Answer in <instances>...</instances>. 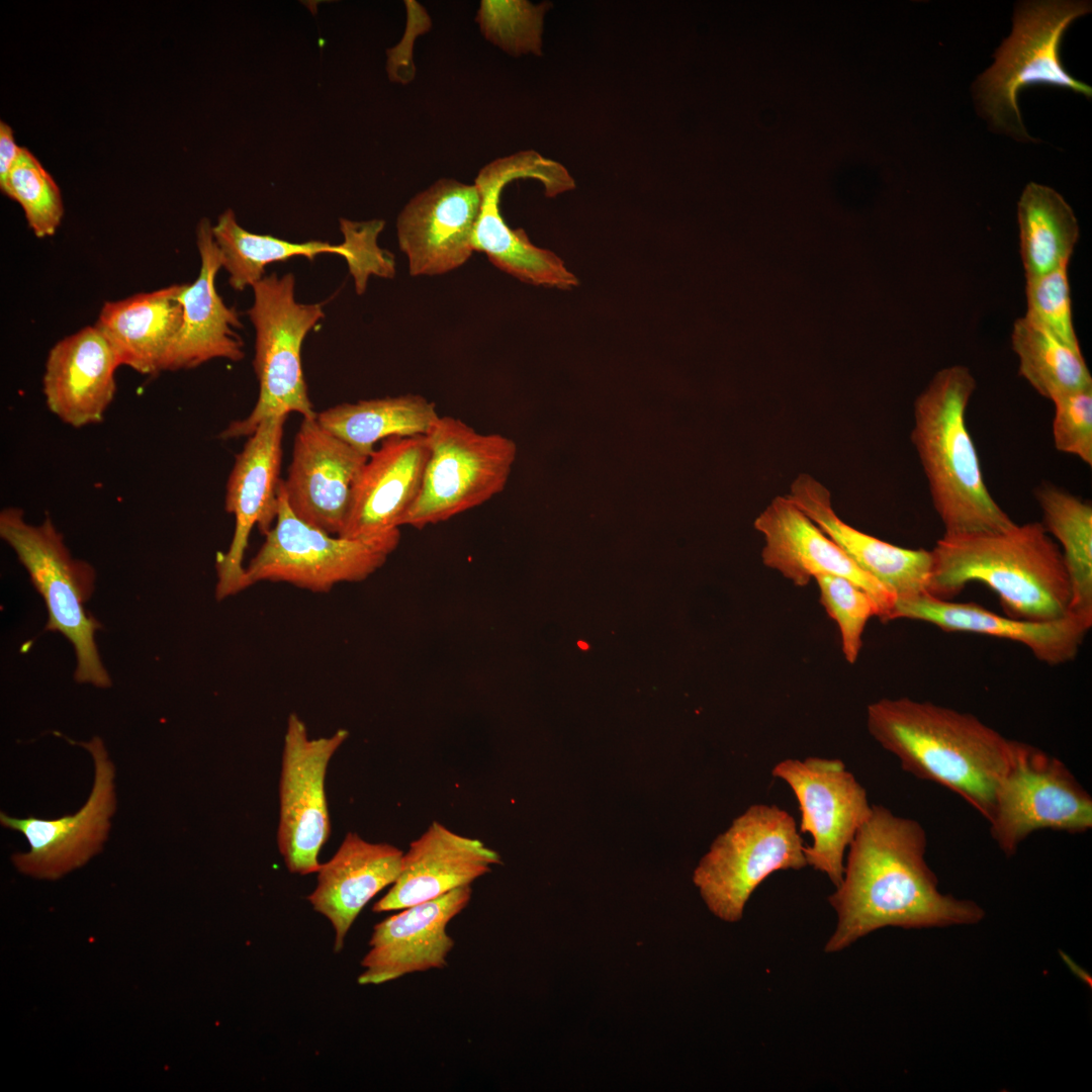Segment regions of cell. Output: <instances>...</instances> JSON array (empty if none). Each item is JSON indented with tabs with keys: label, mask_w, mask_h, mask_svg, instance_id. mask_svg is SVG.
<instances>
[{
	"label": "cell",
	"mask_w": 1092,
	"mask_h": 1092,
	"mask_svg": "<svg viewBox=\"0 0 1092 1092\" xmlns=\"http://www.w3.org/2000/svg\"><path fill=\"white\" fill-rule=\"evenodd\" d=\"M1012 347L1019 374L1042 396H1058L1092 386L1081 350L1071 348L1027 316L1015 321Z\"/></svg>",
	"instance_id": "obj_33"
},
{
	"label": "cell",
	"mask_w": 1092,
	"mask_h": 1092,
	"mask_svg": "<svg viewBox=\"0 0 1092 1092\" xmlns=\"http://www.w3.org/2000/svg\"><path fill=\"white\" fill-rule=\"evenodd\" d=\"M276 522L245 569V587L286 582L315 593L366 579L389 555L366 543L331 535L299 519L279 486Z\"/></svg>",
	"instance_id": "obj_12"
},
{
	"label": "cell",
	"mask_w": 1092,
	"mask_h": 1092,
	"mask_svg": "<svg viewBox=\"0 0 1092 1092\" xmlns=\"http://www.w3.org/2000/svg\"><path fill=\"white\" fill-rule=\"evenodd\" d=\"M927 833L915 819L873 805L848 846L843 877L828 901L837 915L828 953L845 949L885 927L931 928L976 924L985 911L975 901L938 890L925 855Z\"/></svg>",
	"instance_id": "obj_1"
},
{
	"label": "cell",
	"mask_w": 1092,
	"mask_h": 1092,
	"mask_svg": "<svg viewBox=\"0 0 1092 1092\" xmlns=\"http://www.w3.org/2000/svg\"><path fill=\"white\" fill-rule=\"evenodd\" d=\"M502 863L482 841L459 835L434 821L403 853L401 870L374 912L401 910L468 886Z\"/></svg>",
	"instance_id": "obj_27"
},
{
	"label": "cell",
	"mask_w": 1092,
	"mask_h": 1092,
	"mask_svg": "<svg viewBox=\"0 0 1092 1092\" xmlns=\"http://www.w3.org/2000/svg\"><path fill=\"white\" fill-rule=\"evenodd\" d=\"M1090 10L1086 1H1025L1016 6L1011 34L974 86L979 108L993 126L1020 140H1032L1017 105L1019 91L1028 86L1068 88L1091 97V87L1074 79L1060 58L1064 32Z\"/></svg>",
	"instance_id": "obj_6"
},
{
	"label": "cell",
	"mask_w": 1092,
	"mask_h": 1092,
	"mask_svg": "<svg viewBox=\"0 0 1092 1092\" xmlns=\"http://www.w3.org/2000/svg\"><path fill=\"white\" fill-rule=\"evenodd\" d=\"M470 885L454 889L392 915L374 926L358 977L360 985H378L402 976L447 966L454 946L448 923L471 898Z\"/></svg>",
	"instance_id": "obj_22"
},
{
	"label": "cell",
	"mask_w": 1092,
	"mask_h": 1092,
	"mask_svg": "<svg viewBox=\"0 0 1092 1092\" xmlns=\"http://www.w3.org/2000/svg\"><path fill=\"white\" fill-rule=\"evenodd\" d=\"M990 835L1009 857L1032 833L1081 834L1092 828V798L1064 761L1015 740L994 795Z\"/></svg>",
	"instance_id": "obj_10"
},
{
	"label": "cell",
	"mask_w": 1092,
	"mask_h": 1092,
	"mask_svg": "<svg viewBox=\"0 0 1092 1092\" xmlns=\"http://www.w3.org/2000/svg\"><path fill=\"white\" fill-rule=\"evenodd\" d=\"M481 194L475 184L442 178L414 196L396 219L412 276L445 274L472 255Z\"/></svg>",
	"instance_id": "obj_19"
},
{
	"label": "cell",
	"mask_w": 1092,
	"mask_h": 1092,
	"mask_svg": "<svg viewBox=\"0 0 1092 1092\" xmlns=\"http://www.w3.org/2000/svg\"><path fill=\"white\" fill-rule=\"evenodd\" d=\"M786 496L896 601L928 592L933 568L931 550L902 548L846 524L834 512L829 490L808 474L797 476Z\"/></svg>",
	"instance_id": "obj_26"
},
{
	"label": "cell",
	"mask_w": 1092,
	"mask_h": 1092,
	"mask_svg": "<svg viewBox=\"0 0 1092 1092\" xmlns=\"http://www.w3.org/2000/svg\"><path fill=\"white\" fill-rule=\"evenodd\" d=\"M0 536L15 551L44 600L49 613L44 629L62 633L73 644L75 679L110 687L95 643L101 625L84 608L94 590V568L71 556L49 516L35 526L25 522L21 509L6 508L0 513Z\"/></svg>",
	"instance_id": "obj_7"
},
{
	"label": "cell",
	"mask_w": 1092,
	"mask_h": 1092,
	"mask_svg": "<svg viewBox=\"0 0 1092 1092\" xmlns=\"http://www.w3.org/2000/svg\"><path fill=\"white\" fill-rule=\"evenodd\" d=\"M976 380L953 365L936 372L914 403L911 440L946 536L996 532L1015 523L988 490L967 426Z\"/></svg>",
	"instance_id": "obj_4"
},
{
	"label": "cell",
	"mask_w": 1092,
	"mask_h": 1092,
	"mask_svg": "<svg viewBox=\"0 0 1092 1092\" xmlns=\"http://www.w3.org/2000/svg\"><path fill=\"white\" fill-rule=\"evenodd\" d=\"M814 579L821 605L839 628L843 655L852 664L860 653L866 625L872 617H879V607L866 590L847 578L822 574Z\"/></svg>",
	"instance_id": "obj_36"
},
{
	"label": "cell",
	"mask_w": 1092,
	"mask_h": 1092,
	"mask_svg": "<svg viewBox=\"0 0 1092 1092\" xmlns=\"http://www.w3.org/2000/svg\"><path fill=\"white\" fill-rule=\"evenodd\" d=\"M21 147L14 140L12 128L3 120L0 121V183H2L14 162L16 161Z\"/></svg>",
	"instance_id": "obj_39"
},
{
	"label": "cell",
	"mask_w": 1092,
	"mask_h": 1092,
	"mask_svg": "<svg viewBox=\"0 0 1092 1092\" xmlns=\"http://www.w3.org/2000/svg\"><path fill=\"white\" fill-rule=\"evenodd\" d=\"M549 3L482 0L475 21L484 38L512 56L542 54L543 18Z\"/></svg>",
	"instance_id": "obj_35"
},
{
	"label": "cell",
	"mask_w": 1092,
	"mask_h": 1092,
	"mask_svg": "<svg viewBox=\"0 0 1092 1092\" xmlns=\"http://www.w3.org/2000/svg\"><path fill=\"white\" fill-rule=\"evenodd\" d=\"M867 726L905 771L947 789L989 821L1015 740L971 713L909 698L870 704Z\"/></svg>",
	"instance_id": "obj_2"
},
{
	"label": "cell",
	"mask_w": 1092,
	"mask_h": 1092,
	"mask_svg": "<svg viewBox=\"0 0 1092 1092\" xmlns=\"http://www.w3.org/2000/svg\"><path fill=\"white\" fill-rule=\"evenodd\" d=\"M369 456L324 428L302 419L281 486L291 511L305 523L339 536L354 483Z\"/></svg>",
	"instance_id": "obj_20"
},
{
	"label": "cell",
	"mask_w": 1092,
	"mask_h": 1092,
	"mask_svg": "<svg viewBox=\"0 0 1092 1092\" xmlns=\"http://www.w3.org/2000/svg\"><path fill=\"white\" fill-rule=\"evenodd\" d=\"M403 852L387 843H371L348 833L334 856L321 864L317 884L307 900L335 931L339 952L346 935L365 905L393 885L401 870Z\"/></svg>",
	"instance_id": "obj_28"
},
{
	"label": "cell",
	"mask_w": 1092,
	"mask_h": 1092,
	"mask_svg": "<svg viewBox=\"0 0 1092 1092\" xmlns=\"http://www.w3.org/2000/svg\"><path fill=\"white\" fill-rule=\"evenodd\" d=\"M286 418L262 422L236 457L224 500V509L235 516L236 524L228 551L215 559L217 600L246 588L243 561L252 529L257 525L265 536L276 522Z\"/></svg>",
	"instance_id": "obj_18"
},
{
	"label": "cell",
	"mask_w": 1092,
	"mask_h": 1092,
	"mask_svg": "<svg viewBox=\"0 0 1092 1092\" xmlns=\"http://www.w3.org/2000/svg\"><path fill=\"white\" fill-rule=\"evenodd\" d=\"M1027 312L1037 323L1071 348L1081 350L1073 325L1067 267L1026 279Z\"/></svg>",
	"instance_id": "obj_37"
},
{
	"label": "cell",
	"mask_w": 1092,
	"mask_h": 1092,
	"mask_svg": "<svg viewBox=\"0 0 1092 1092\" xmlns=\"http://www.w3.org/2000/svg\"><path fill=\"white\" fill-rule=\"evenodd\" d=\"M346 729L330 737L309 738L304 722L287 720L279 781V851L290 873H317L318 854L331 823L325 792L329 762L348 738Z\"/></svg>",
	"instance_id": "obj_14"
},
{
	"label": "cell",
	"mask_w": 1092,
	"mask_h": 1092,
	"mask_svg": "<svg viewBox=\"0 0 1092 1092\" xmlns=\"http://www.w3.org/2000/svg\"><path fill=\"white\" fill-rule=\"evenodd\" d=\"M771 775L792 789L801 814L799 831L813 838L804 848L807 864L837 887L844 853L872 813L866 789L836 758H788L778 762Z\"/></svg>",
	"instance_id": "obj_13"
},
{
	"label": "cell",
	"mask_w": 1092,
	"mask_h": 1092,
	"mask_svg": "<svg viewBox=\"0 0 1092 1092\" xmlns=\"http://www.w3.org/2000/svg\"><path fill=\"white\" fill-rule=\"evenodd\" d=\"M896 619L926 622L945 632L977 633L1018 642L1049 665L1072 661L1092 626L1091 620L1073 612L1051 621L1020 620L976 603L941 600L928 593L896 601L890 621Z\"/></svg>",
	"instance_id": "obj_24"
},
{
	"label": "cell",
	"mask_w": 1092,
	"mask_h": 1092,
	"mask_svg": "<svg viewBox=\"0 0 1092 1092\" xmlns=\"http://www.w3.org/2000/svg\"><path fill=\"white\" fill-rule=\"evenodd\" d=\"M1020 255L1025 278L1068 267L1079 239L1072 207L1049 186L1028 183L1017 204Z\"/></svg>",
	"instance_id": "obj_31"
},
{
	"label": "cell",
	"mask_w": 1092,
	"mask_h": 1092,
	"mask_svg": "<svg viewBox=\"0 0 1092 1092\" xmlns=\"http://www.w3.org/2000/svg\"><path fill=\"white\" fill-rule=\"evenodd\" d=\"M253 304L248 315L255 330L254 371L259 396L250 415L232 422L222 439L250 437L265 420L298 413L303 419L316 418L309 399L301 365V347L306 335L324 318L321 303H302L295 298L292 273L264 276L253 286Z\"/></svg>",
	"instance_id": "obj_5"
},
{
	"label": "cell",
	"mask_w": 1092,
	"mask_h": 1092,
	"mask_svg": "<svg viewBox=\"0 0 1092 1092\" xmlns=\"http://www.w3.org/2000/svg\"><path fill=\"white\" fill-rule=\"evenodd\" d=\"M1043 527L1062 545L1071 584L1070 611L1092 621V507L1055 486L1035 490Z\"/></svg>",
	"instance_id": "obj_32"
},
{
	"label": "cell",
	"mask_w": 1092,
	"mask_h": 1092,
	"mask_svg": "<svg viewBox=\"0 0 1092 1092\" xmlns=\"http://www.w3.org/2000/svg\"><path fill=\"white\" fill-rule=\"evenodd\" d=\"M429 456L427 435L381 441L354 483L339 536L393 552L400 540L401 520L421 490Z\"/></svg>",
	"instance_id": "obj_17"
},
{
	"label": "cell",
	"mask_w": 1092,
	"mask_h": 1092,
	"mask_svg": "<svg viewBox=\"0 0 1092 1092\" xmlns=\"http://www.w3.org/2000/svg\"><path fill=\"white\" fill-rule=\"evenodd\" d=\"M531 178L554 197L575 187L573 178L559 163L535 151H521L485 165L474 184L481 194L479 215L473 233L474 251L484 253L499 270L533 285L571 289L577 277L553 252L533 245L522 229L513 230L499 210L503 189L517 179Z\"/></svg>",
	"instance_id": "obj_11"
},
{
	"label": "cell",
	"mask_w": 1092,
	"mask_h": 1092,
	"mask_svg": "<svg viewBox=\"0 0 1092 1092\" xmlns=\"http://www.w3.org/2000/svg\"><path fill=\"white\" fill-rule=\"evenodd\" d=\"M183 285L172 284L103 304L94 326L120 365L142 374L163 371L166 354L182 322L178 295Z\"/></svg>",
	"instance_id": "obj_29"
},
{
	"label": "cell",
	"mask_w": 1092,
	"mask_h": 1092,
	"mask_svg": "<svg viewBox=\"0 0 1092 1092\" xmlns=\"http://www.w3.org/2000/svg\"><path fill=\"white\" fill-rule=\"evenodd\" d=\"M118 358L95 327H85L49 352L42 389L50 411L74 427L100 423L115 390Z\"/></svg>",
	"instance_id": "obj_25"
},
{
	"label": "cell",
	"mask_w": 1092,
	"mask_h": 1092,
	"mask_svg": "<svg viewBox=\"0 0 1092 1092\" xmlns=\"http://www.w3.org/2000/svg\"><path fill=\"white\" fill-rule=\"evenodd\" d=\"M928 594L950 600L972 582L999 598L1006 616L1051 621L1068 615L1071 584L1060 546L1041 523L1002 531L943 535L931 550Z\"/></svg>",
	"instance_id": "obj_3"
},
{
	"label": "cell",
	"mask_w": 1092,
	"mask_h": 1092,
	"mask_svg": "<svg viewBox=\"0 0 1092 1092\" xmlns=\"http://www.w3.org/2000/svg\"><path fill=\"white\" fill-rule=\"evenodd\" d=\"M1055 405V447L1092 465V386L1062 394Z\"/></svg>",
	"instance_id": "obj_38"
},
{
	"label": "cell",
	"mask_w": 1092,
	"mask_h": 1092,
	"mask_svg": "<svg viewBox=\"0 0 1092 1092\" xmlns=\"http://www.w3.org/2000/svg\"><path fill=\"white\" fill-rule=\"evenodd\" d=\"M0 189L21 206L35 237L43 239L55 235L64 215L61 191L28 149L21 147L6 179L0 183Z\"/></svg>",
	"instance_id": "obj_34"
},
{
	"label": "cell",
	"mask_w": 1092,
	"mask_h": 1092,
	"mask_svg": "<svg viewBox=\"0 0 1092 1092\" xmlns=\"http://www.w3.org/2000/svg\"><path fill=\"white\" fill-rule=\"evenodd\" d=\"M196 244L199 274L194 282L184 284L178 295L182 322L166 354L163 371L191 369L217 358L238 362L245 356L244 342L237 332L243 327L239 314L224 303L216 289L223 258L206 217L197 224Z\"/></svg>",
	"instance_id": "obj_23"
},
{
	"label": "cell",
	"mask_w": 1092,
	"mask_h": 1092,
	"mask_svg": "<svg viewBox=\"0 0 1092 1092\" xmlns=\"http://www.w3.org/2000/svg\"><path fill=\"white\" fill-rule=\"evenodd\" d=\"M427 438L422 487L401 526L423 529L447 521L503 491L517 455L513 440L478 433L453 417H440Z\"/></svg>",
	"instance_id": "obj_9"
},
{
	"label": "cell",
	"mask_w": 1092,
	"mask_h": 1092,
	"mask_svg": "<svg viewBox=\"0 0 1092 1092\" xmlns=\"http://www.w3.org/2000/svg\"><path fill=\"white\" fill-rule=\"evenodd\" d=\"M795 819L777 805L753 804L712 842L693 874L710 910L737 922L752 893L772 873L806 868Z\"/></svg>",
	"instance_id": "obj_8"
},
{
	"label": "cell",
	"mask_w": 1092,
	"mask_h": 1092,
	"mask_svg": "<svg viewBox=\"0 0 1092 1092\" xmlns=\"http://www.w3.org/2000/svg\"><path fill=\"white\" fill-rule=\"evenodd\" d=\"M94 762V782L86 803L74 814L56 819L16 818L0 813L1 825L21 833L29 849L12 855L16 869L38 879L55 880L87 863L108 839L116 811L115 766L103 740L82 743Z\"/></svg>",
	"instance_id": "obj_15"
},
{
	"label": "cell",
	"mask_w": 1092,
	"mask_h": 1092,
	"mask_svg": "<svg viewBox=\"0 0 1092 1092\" xmlns=\"http://www.w3.org/2000/svg\"><path fill=\"white\" fill-rule=\"evenodd\" d=\"M763 536V564L795 585L805 586L818 575H837L866 590L877 603L883 622H889L895 597L853 560L787 496H777L754 521Z\"/></svg>",
	"instance_id": "obj_21"
},
{
	"label": "cell",
	"mask_w": 1092,
	"mask_h": 1092,
	"mask_svg": "<svg viewBox=\"0 0 1092 1092\" xmlns=\"http://www.w3.org/2000/svg\"><path fill=\"white\" fill-rule=\"evenodd\" d=\"M384 226L381 219L353 221L340 218L343 242L333 245L321 241L293 243L269 235L254 234L239 224L232 208L225 209L212 225L214 241L222 255L229 283L242 291L264 277L268 265L294 257L310 261L320 254L342 256L355 283L358 294L365 292L370 276L392 278L395 262L391 253L377 245Z\"/></svg>",
	"instance_id": "obj_16"
},
{
	"label": "cell",
	"mask_w": 1092,
	"mask_h": 1092,
	"mask_svg": "<svg viewBox=\"0 0 1092 1092\" xmlns=\"http://www.w3.org/2000/svg\"><path fill=\"white\" fill-rule=\"evenodd\" d=\"M439 418L434 402L412 393L344 402L316 415L324 428L366 456L378 441L427 435Z\"/></svg>",
	"instance_id": "obj_30"
}]
</instances>
